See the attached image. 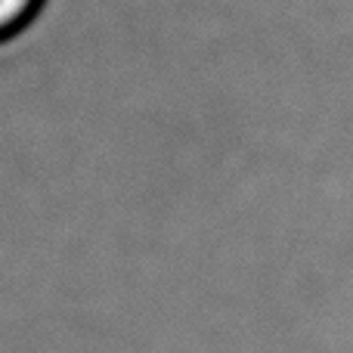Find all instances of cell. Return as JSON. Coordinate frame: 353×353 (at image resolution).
Returning <instances> with one entry per match:
<instances>
[{"label": "cell", "mask_w": 353, "mask_h": 353, "mask_svg": "<svg viewBox=\"0 0 353 353\" xmlns=\"http://www.w3.org/2000/svg\"><path fill=\"white\" fill-rule=\"evenodd\" d=\"M41 10L43 0H0V43L22 34Z\"/></svg>", "instance_id": "obj_1"}]
</instances>
